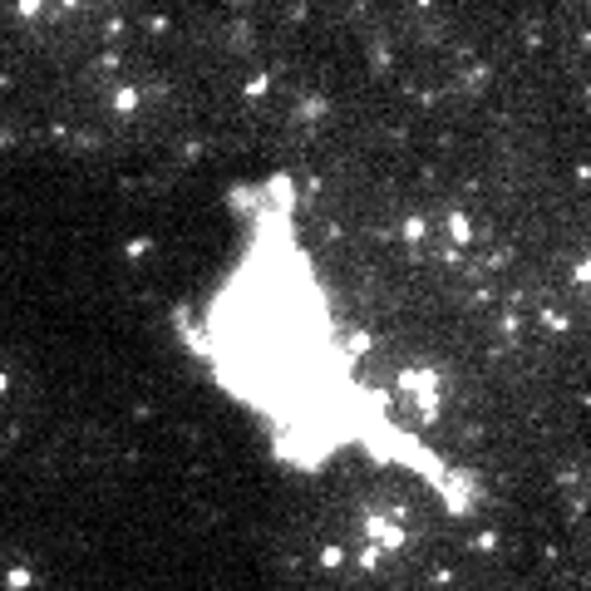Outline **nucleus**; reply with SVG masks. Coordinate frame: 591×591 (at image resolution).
<instances>
[{
  "mask_svg": "<svg viewBox=\"0 0 591 591\" xmlns=\"http://www.w3.org/2000/svg\"><path fill=\"white\" fill-rule=\"evenodd\" d=\"M207 360L232 399L281 434L345 428V350L315 266L296 251L286 217H256L242 266L207 320Z\"/></svg>",
  "mask_w": 591,
  "mask_h": 591,
  "instance_id": "f257e3e1",
  "label": "nucleus"
}]
</instances>
